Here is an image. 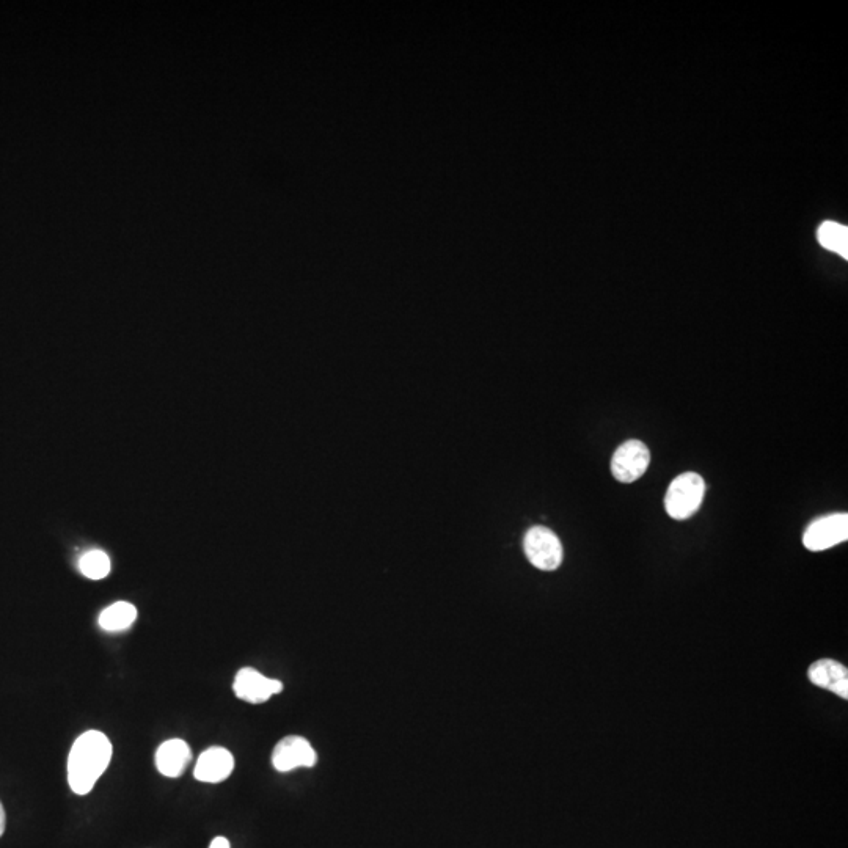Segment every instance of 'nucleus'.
I'll return each instance as SVG.
<instances>
[{"mask_svg":"<svg viewBox=\"0 0 848 848\" xmlns=\"http://www.w3.org/2000/svg\"><path fill=\"white\" fill-rule=\"evenodd\" d=\"M706 495V483L698 473L687 472L677 476L665 495V509L674 520H687L695 516Z\"/></svg>","mask_w":848,"mask_h":848,"instance_id":"f03ea898","label":"nucleus"},{"mask_svg":"<svg viewBox=\"0 0 848 848\" xmlns=\"http://www.w3.org/2000/svg\"><path fill=\"white\" fill-rule=\"evenodd\" d=\"M79 569L90 580H101L110 574V560L103 550H90L79 561Z\"/></svg>","mask_w":848,"mask_h":848,"instance_id":"ddd939ff","label":"nucleus"},{"mask_svg":"<svg viewBox=\"0 0 848 848\" xmlns=\"http://www.w3.org/2000/svg\"><path fill=\"white\" fill-rule=\"evenodd\" d=\"M316 751L304 737H285L275 746L272 764L277 772H293L296 768H311L316 764Z\"/></svg>","mask_w":848,"mask_h":848,"instance_id":"423d86ee","label":"nucleus"},{"mask_svg":"<svg viewBox=\"0 0 848 848\" xmlns=\"http://www.w3.org/2000/svg\"><path fill=\"white\" fill-rule=\"evenodd\" d=\"M819 241L825 249L848 256V230L841 223L825 222L819 228Z\"/></svg>","mask_w":848,"mask_h":848,"instance_id":"f8f14e48","label":"nucleus"},{"mask_svg":"<svg viewBox=\"0 0 848 848\" xmlns=\"http://www.w3.org/2000/svg\"><path fill=\"white\" fill-rule=\"evenodd\" d=\"M651 464L649 448L640 440L622 443L611 459V473L619 483H635L646 473Z\"/></svg>","mask_w":848,"mask_h":848,"instance_id":"20e7f679","label":"nucleus"},{"mask_svg":"<svg viewBox=\"0 0 848 848\" xmlns=\"http://www.w3.org/2000/svg\"><path fill=\"white\" fill-rule=\"evenodd\" d=\"M809 680L817 687L833 691L834 695L848 699V671L834 660H819L809 668Z\"/></svg>","mask_w":848,"mask_h":848,"instance_id":"9d476101","label":"nucleus"},{"mask_svg":"<svg viewBox=\"0 0 848 848\" xmlns=\"http://www.w3.org/2000/svg\"><path fill=\"white\" fill-rule=\"evenodd\" d=\"M233 770V754L220 746H212L198 757L194 775L202 783L217 784L225 781Z\"/></svg>","mask_w":848,"mask_h":848,"instance_id":"6e6552de","label":"nucleus"},{"mask_svg":"<svg viewBox=\"0 0 848 848\" xmlns=\"http://www.w3.org/2000/svg\"><path fill=\"white\" fill-rule=\"evenodd\" d=\"M191 759V748L181 739L167 740L156 751V767L167 778L183 775Z\"/></svg>","mask_w":848,"mask_h":848,"instance_id":"1a4fd4ad","label":"nucleus"},{"mask_svg":"<svg viewBox=\"0 0 848 848\" xmlns=\"http://www.w3.org/2000/svg\"><path fill=\"white\" fill-rule=\"evenodd\" d=\"M523 549L530 563L541 571H555L563 563V545L552 530L533 527L523 539Z\"/></svg>","mask_w":848,"mask_h":848,"instance_id":"7ed1b4c3","label":"nucleus"},{"mask_svg":"<svg viewBox=\"0 0 848 848\" xmlns=\"http://www.w3.org/2000/svg\"><path fill=\"white\" fill-rule=\"evenodd\" d=\"M112 759V743L99 731H87L77 737L68 756V783L74 794L92 792Z\"/></svg>","mask_w":848,"mask_h":848,"instance_id":"f257e3e1","label":"nucleus"},{"mask_svg":"<svg viewBox=\"0 0 848 848\" xmlns=\"http://www.w3.org/2000/svg\"><path fill=\"white\" fill-rule=\"evenodd\" d=\"M5 825H7V817H5L4 806L0 803V836L4 834Z\"/></svg>","mask_w":848,"mask_h":848,"instance_id":"2eb2a0df","label":"nucleus"},{"mask_svg":"<svg viewBox=\"0 0 848 848\" xmlns=\"http://www.w3.org/2000/svg\"><path fill=\"white\" fill-rule=\"evenodd\" d=\"M234 693L242 701L250 704H261L272 696L282 693L283 684L280 680L269 679L253 668H242L233 685Z\"/></svg>","mask_w":848,"mask_h":848,"instance_id":"0eeeda50","label":"nucleus"},{"mask_svg":"<svg viewBox=\"0 0 848 848\" xmlns=\"http://www.w3.org/2000/svg\"><path fill=\"white\" fill-rule=\"evenodd\" d=\"M137 608L129 602H115L99 615V626L106 632H123L136 622Z\"/></svg>","mask_w":848,"mask_h":848,"instance_id":"9b49d317","label":"nucleus"},{"mask_svg":"<svg viewBox=\"0 0 848 848\" xmlns=\"http://www.w3.org/2000/svg\"><path fill=\"white\" fill-rule=\"evenodd\" d=\"M848 539L847 514H831L814 520L803 534V544L811 552H823Z\"/></svg>","mask_w":848,"mask_h":848,"instance_id":"39448f33","label":"nucleus"},{"mask_svg":"<svg viewBox=\"0 0 848 848\" xmlns=\"http://www.w3.org/2000/svg\"><path fill=\"white\" fill-rule=\"evenodd\" d=\"M209 848H230V842L225 838H216L211 842Z\"/></svg>","mask_w":848,"mask_h":848,"instance_id":"4468645a","label":"nucleus"}]
</instances>
